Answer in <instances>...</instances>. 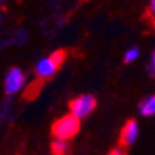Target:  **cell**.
Masks as SVG:
<instances>
[{"label": "cell", "instance_id": "6da1fadb", "mask_svg": "<svg viewBox=\"0 0 155 155\" xmlns=\"http://www.w3.org/2000/svg\"><path fill=\"white\" fill-rule=\"evenodd\" d=\"M65 58H67V52L63 49L53 52L51 55L42 58L35 67L36 76L40 80L51 79V78L58 71V69L62 67V64L65 61Z\"/></svg>", "mask_w": 155, "mask_h": 155}, {"label": "cell", "instance_id": "7a4b0ae2", "mask_svg": "<svg viewBox=\"0 0 155 155\" xmlns=\"http://www.w3.org/2000/svg\"><path fill=\"white\" fill-rule=\"evenodd\" d=\"M80 130V120L74 114H65L57 120L52 126V134L55 139L69 140Z\"/></svg>", "mask_w": 155, "mask_h": 155}, {"label": "cell", "instance_id": "3957f363", "mask_svg": "<svg viewBox=\"0 0 155 155\" xmlns=\"http://www.w3.org/2000/svg\"><path fill=\"white\" fill-rule=\"evenodd\" d=\"M96 105H97V101H96V99L92 95L84 94L71 100L69 102V108L71 114L81 120V118H85L86 116H89L96 108Z\"/></svg>", "mask_w": 155, "mask_h": 155}, {"label": "cell", "instance_id": "277c9868", "mask_svg": "<svg viewBox=\"0 0 155 155\" xmlns=\"http://www.w3.org/2000/svg\"><path fill=\"white\" fill-rule=\"evenodd\" d=\"M26 84V76L20 68H11L5 76V92L8 95H15L21 91Z\"/></svg>", "mask_w": 155, "mask_h": 155}, {"label": "cell", "instance_id": "5b68a950", "mask_svg": "<svg viewBox=\"0 0 155 155\" xmlns=\"http://www.w3.org/2000/svg\"><path fill=\"white\" fill-rule=\"evenodd\" d=\"M138 133H139V127L135 120H128L124 126L121 129L120 133V139H118V144L120 148H128L130 147L138 138Z\"/></svg>", "mask_w": 155, "mask_h": 155}, {"label": "cell", "instance_id": "8992f818", "mask_svg": "<svg viewBox=\"0 0 155 155\" xmlns=\"http://www.w3.org/2000/svg\"><path fill=\"white\" fill-rule=\"evenodd\" d=\"M139 113L144 117L155 116V95H150L139 104Z\"/></svg>", "mask_w": 155, "mask_h": 155}, {"label": "cell", "instance_id": "52a82bcc", "mask_svg": "<svg viewBox=\"0 0 155 155\" xmlns=\"http://www.w3.org/2000/svg\"><path fill=\"white\" fill-rule=\"evenodd\" d=\"M52 155H67L69 151V143L64 139H54L51 145Z\"/></svg>", "mask_w": 155, "mask_h": 155}, {"label": "cell", "instance_id": "ba28073f", "mask_svg": "<svg viewBox=\"0 0 155 155\" xmlns=\"http://www.w3.org/2000/svg\"><path fill=\"white\" fill-rule=\"evenodd\" d=\"M138 57H139V49L137 47H132L129 48L126 53H124V57H123V61L124 63H132L134 61H137L138 59Z\"/></svg>", "mask_w": 155, "mask_h": 155}, {"label": "cell", "instance_id": "9c48e42d", "mask_svg": "<svg viewBox=\"0 0 155 155\" xmlns=\"http://www.w3.org/2000/svg\"><path fill=\"white\" fill-rule=\"evenodd\" d=\"M145 17L150 22H153L155 20V0H150L149 2V5L145 11Z\"/></svg>", "mask_w": 155, "mask_h": 155}, {"label": "cell", "instance_id": "30bf717a", "mask_svg": "<svg viewBox=\"0 0 155 155\" xmlns=\"http://www.w3.org/2000/svg\"><path fill=\"white\" fill-rule=\"evenodd\" d=\"M107 155H127L126 151L123 150V148H116L113 150H111Z\"/></svg>", "mask_w": 155, "mask_h": 155}, {"label": "cell", "instance_id": "8fae6325", "mask_svg": "<svg viewBox=\"0 0 155 155\" xmlns=\"http://www.w3.org/2000/svg\"><path fill=\"white\" fill-rule=\"evenodd\" d=\"M154 69H155V52L153 53V55H151V64H150Z\"/></svg>", "mask_w": 155, "mask_h": 155}, {"label": "cell", "instance_id": "7c38bea8", "mask_svg": "<svg viewBox=\"0 0 155 155\" xmlns=\"http://www.w3.org/2000/svg\"><path fill=\"white\" fill-rule=\"evenodd\" d=\"M2 20H3V16H2V12H0V24H2Z\"/></svg>", "mask_w": 155, "mask_h": 155}, {"label": "cell", "instance_id": "4fadbf2b", "mask_svg": "<svg viewBox=\"0 0 155 155\" xmlns=\"http://www.w3.org/2000/svg\"><path fill=\"white\" fill-rule=\"evenodd\" d=\"M151 24H153V26H154V27H155V20H154V21H153V22H151Z\"/></svg>", "mask_w": 155, "mask_h": 155}, {"label": "cell", "instance_id": "5bb4252c", "mask_svg": "<svg viewBox=\"0 0 155 155\" xmlns=\"http://www.w3.org/2000/svg\"><path fill=\"white\" fill-rule=\"evenodd\" d=\"M2 2H3V0H0V3H2Z\"/></svg>", "mask_w": 155, "mask_h": 155}]
</instances>
